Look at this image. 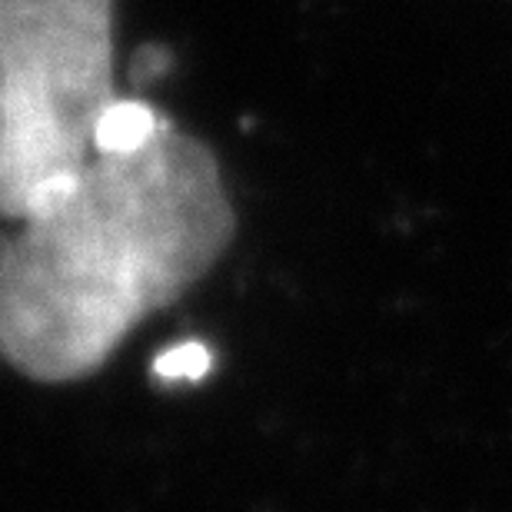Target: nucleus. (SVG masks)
Here are the masks:
<instances>
[{"label":"nucleus","mask_w":512,"mask_h":512,"mask_svg":"<svg viewBox=\"0 0 512 512\" xmlns=\"http://www.w3.org/2000/svg\"><path fill=\"white\" fill-rule=\"evenodd\" d=\"M237 213L207 143L163 117L133 153L54 177L0 247V356L37 383L97 373L227 253Z\"/></svg>","instance_id":"nucleus-1"},{"label":"nucleus","mask_w":512,"mask_h":512,"mask_svg":"<svg viewBox=\"0 0 512 512\" xmlns=\"http://www.w3.org/2000/svg\"><path fill=\"white\" fill-rule=\"evenodd\" d=\"M114 70V0H0V220L94 157Z\"/></svg>","instance_id":"nucleus-2"},{"label":"nucleus","mask_w":512,"mask_h":512,"mask_svg":"<svg viewBox=\"0 0 512 512\" xmlns=\"http://www.w3.org/2000/svg\"><path fill=\"white\" fill-rule=\"evenodd\" d=\"M163 117L143 100L117 97L114 104L104 110L97 133H94V150L97 153H133L143 143L157 137Z\"/></svg>","instance_id":"nucleus-3"},{"label":"nucleus","mask_w":512,"mask_h":512,"mask_svg":"<svg viewBox=\"0 0 512 512\" xmlns=\"http://www.w3.org/2000/svg\"><path fill=\"white\" fill-rule=\"evenodd\" d=\"M213 356L203 343L187 340L177 343L170 350H163L157 360H153V376L163 383H200L203 376L210 373Z\"/></svg>","instance_id":"nucleus-4"}]
</instances>
